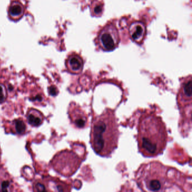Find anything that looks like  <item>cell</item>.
<instances>
[{"mask_svg": "<svg viewBox=\"0 0 192 192\" xmlns=\"http://www.w3.org/2000/svg\"><path fill=\"white\" fill-rule=\"evenodd\" d=\"M139 152L144 157H153L162 153L168 140L166 125L154 113L141 116L137 126Z\"/></svg>", "mask_w": 192, "mask_h": 192, "instance_id": "6da1fadb", "label": "cell"}, {"mask_svg": "<svg viewBox=\"0 0 192 192\" xmlns=\"http://www.w3.org/2000/svg\"><path fill=\"white\" fill-rule=\"evenodd\" d=\"M119 136L115 112L107 108L92 122L90 143L94 152L102 157H108L117 147Z\"/></svg>", "mask_w": 192, "mask_h": 192, "instance_id": "7a4b0ae2", "label": "cell"}, {"mask_svg": "<svg viewBox=\"0 0 192 192\" xmlns=\"http://www.w3.org/2000/svg\"><path fill=\"white\" fill-rule=\"evenodd\" d=\"M172 170L159 162L142 164L136 175L137 185L144 191H166L173 184L169 175Z\"/></svg>", "mask_w": 192, "mask_h": 192, "instance_id": "3957f363", "label": "cell"}, {"mask_svg": "<svg viewBox=\"0 0 192 192\" xmlns=\"http://www.w3.org/2000/svg\"><path fill=\"white\" fill-rule=\"evenodd\" d=\"M81 162L82 161L77 154L65 150L54 155L50 165L59 174L69 177L77 171Z\"/></svg>", "mask_w": 192, "mask_h": 192, "instance_id": "277c9868", "label": "cell"}, {"mask_svg": "<svg viewBox=\"0 0 192 192\" xmlns=\"http://www.w3.org/2000/svg\"><path fill=\"white\" fill-rule=\"evenodd\" d=\"M97 42L100 48L105 51L115 50L119 43V36L116 27L109 24L102 29L97 37Z\"/></svg>", "mask_w": 192, "mask_h": 192, "instance_id": "5b68a950", "label": "cell"}, {"mask_svg": "<svg viewBox=\"0 0 192 192\" xmlns=\"http://www.w3.org/2000/svg\"><path fill=\"white\" fill-rule=\"evenodd\" d=\"M69 117L71 123L77 128H84L88 125V117L79 106L72 103L69 107Z\"/></svg>", "mask_w": 192, "mask_h": 192, "instance_id": "8992f818", "label": "cell"}, {"mask_svg": "<svg viewBox=\"0 0 192 192\" xmlns=\"http://www.w3.org/2000/svg\"><path fill=\"white\" fill-rule=\"evenodd\" d=\"M146 27L141 21H135L129 27V34L131 39L137 44H141L146 35Z\"/></svg>", "mask_w": 192, "mask_h": 192, "instance_id": "52a82bcc", "label": "cell"}, {"mask_svg": "<svg viewBox=\"0 0 192 192\" xmlns=\"http://www.w3.org/2000/svg\"><path fill=\"white\" fill-rule=\"evenodd\" d=\"M192 93V80L191 77L183 82L178 96V104L180 106H184L188 102L191 104Z\"/></svg>", "mask_w": 192, "mask_h": 192, "instance_id": "ba28073f", "label": "cell"}, {"mask_svg": "<svg viewBox=\"0 0 192 192\" xmlns=\"http://www.w3.org/2000/svg\"><path fill=\"white\" fill-rule=\"evenodd\" d=\"M67 67L72 73L78 74L82 72L83 69V60L77 55H72L68 60Z\"/></svg>", "mask_w": 192, "mask_h": 192, "instance_id": "9c48e42d", "label": "cell"}, {"mask_svg": "<svg viewBox=\"0 0 192 192\" xmlns=\"http://www.w3.org/2000/svg\"><path fill=\"white\" fill-rule=\"evenodd\" d=\"M27 118L29 125L33 127L39 126L44 120V117L42 113L34 108H31L28 110L27 114Z\"/></svg>", "mask_w": 192, "mask_h": 192, "instance_id": "30bf717a", "label": "cell"}, {"mask_svg": "<svg viewBox=\"0 0 192 192\" xmlns=\"http://www.w3.org/2000/svg\"><path fill=\"white\" fill-rule=\"evenodd\" d=\"M11 132L14 134L23 135L26 132L27 126L22 119L19 118L11 122Z\"/></svg>", "mask_w": 192, "mask_h": 192, "instance_id": "8fae6325", "label": "cell"}, {"mask_svg": "<svg viewBox=\"0 0 192 192\" xmlns=\"http://www.w3.org/2000/svg\"><path fill=\"white\" fill-rule=\"evenodd\" d=\"M91 11L94 16L99 17L103 12V5L100 2H94L91 5Z\"/></svg>", "mask_w": 192, "mask_h": 192, "instance_id": "7c38bea8", "label": "cell"}, {"mask_svg": "<svg viewBox=\"0 0 192 192\" xmlns=\"http://www.w3.org/2000/svg\"><path fill=\"white\" fill-rule=\"evenodd\" d=\"M22 11V8L19 5H13L10 8V14L12 16H18L21 14Z\"/></svg>", "mask_w": 192, "mask_h": 192, "instance_id": "4fadbf2b", "label": "cell"}, {"mask_svg": "<svg viewBox=\"0 0 192 192\" xmlns=\"http://www.w3.org/2000/svg\"><path fill=\"white\" fill-rule=\"evenodd\" d=\"M8 94L5 86L3 84H0V103H3L7 98Z\"/></svg>", "mask_w": 192, "mask_h": 192, "instance_id": "5bb4252c", "label": "cell"}, {"mask_svg": "<svg viewBox=\"0 0 192 192\" xmlns=\"http://www.w3.org/2000/svg\"><path fill=\"white\" fill-rule=\"evenodd\" d=\"M11 187V183L8 180H5L1 182V191L2 192H9L11 191L10 188Z\"/></svg>", "mask_w": 192, "mask_h": 192, "instance_id": "9a60e30c", "label": "cell"}, {"mask_svg": "<svg viewBox=\"0 0 192 192\" xmlns=\"http://www.w3.org/2000/svg\"><path fill=\"white\" fill-rule=\"evenodd\" d=\"M44 99V97L42 96V94L39 93H37L32 95V96L30 97V100L33 102H42Z\"/></svg>", "mask_w": 192, "mask_h": 192, "instance_id": "2e32d148", "label": "cell"}, {"mask_svg": "<svg viewBox=\"0 0 192 192\" xmlns=\"http://www.w3.org/2000/svg\"><path fill=\"white\" fill-rule=\"evenodd\" d=\"M49 94L51 96H56L58 94V90L55 86H50L48 88Z\"/></svg>", "mask_w": 192, "mask_h": 192, "instance_id": "e0dca14e", "label": "cell"}]
</instances>
